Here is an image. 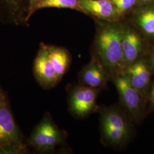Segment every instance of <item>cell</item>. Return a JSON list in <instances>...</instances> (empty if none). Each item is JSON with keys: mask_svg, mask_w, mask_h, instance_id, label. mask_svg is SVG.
<instances>
[{"mask_svg": "<svg viewBox=\"0 0 154 154\" xmlns=\"http://www.w3.org/2000/svg\"><path fill=\"white\" fill-rule=\"evenodd\" d=\"M48 48L50 58L58 79L61 81L70 66L72 56L67 50L62 47L48 45Z\"/></svg>", "mask_w": 154, "mask_h": 154, "instance_id": "5bb4252c", "label": "cell"}, {"mask_svg": "<svg viewBox=\"0 0 154 154\" xmlns=\"http://www.w3.org/2000/svg\"><path fill=\"white\" fill-rule=\"evenodd\" d=\"M78 79L79 85L100 90L105 88L111 78L105 67L93 55L91 61L79 72Z\"/></svg>", "mask_w": 154, "mask_h": 154, "instance_id": "30bf717a", "label": "cell"}, {"mask_svg": "<svg viewBox=\"0 0 154 154\" xmlns=\"http://www.w3.org/2000/svg\"><path fill=\"white\" fill-rule=\"evenodd\" d=\"M125 72L132 86L148 97L153 72L147 57H144L127 66Z\"/></svg>", "mask_w": 154, "mask_h": 154, "instance_id": "8fae6325", "label": "cell"}, {"mask_svg": "<svg viewBox=\"0 0 154 154\" xmlns=\"http://www.w3.org/2000/svg\"><path fill=\"white\" fill-rule=\"evenodd\" d=\"M46 8L70 9L82 12L79 0H44L39 5V9Z\"/></svg>", "mask_w": 154, "mask_h": 154, "instance_id": "9a60e30c", "label": "cell"}, {"mask_svg": "<svg viewBox=\"0 0 154 154\" xmlns=\"http://www.w3.org/2000/svg\"><path fill=\"white\" fill-rule=\"evenodd\" d=\"M117 22H109L99 28L93 55L105 67L111 79L126 69L122 47L124 25Z\"/></svg>", "mask_w": 154, "mask_h": 154, "instance_id": "6da1fadb", "label": "cell"}, {"mask_svg": "<svg viewBox=\"0 0 154 154\" xmlns=\"http://www.w3.org/2000/svg\"><path fill=\"white\" fill-rule=\"evenodd\" d=\"M44 1V0H28L27 18L29 21L33 14L39 10V5Z\"/></svg>", "mask_w": 154, "mask_h": 154, "instance_id": "e0dca14e", "label": "cell"}, {"mask_svg": "<svg viewBox=\"0 0 154 154\" xmlns=\"http://www.w3.org/2000/svg\"><path fill=\"white\" fill-rule=\"evenodd\" d=\"M102 138L106 144L112 147L125 145L132 135V127L128 117L118 107H110L100 114Z\"/></svg>", "mask_w": 154, "mask_h": 154, "instance_id": "7a4b0ae2", "label": "cell"}, {"mask_svg": "<svg viewBox=\"0 0 154 154\" xmlns=\"http://www.w3.org/2000/svg\"><path fill=\"white\" fill-rule=\"evenodd\" d=\"M82 12L107 22H117L121 16L111 0H79Z\"/></svg>", "mask_w": 154, "mask_h": 154, "instance_id": "7c38bea8", "label": "cell"}, {"mask_svg": "<svg viewBox=\"0 0 154 154\" xmlns=\"http://www.w3.org/2000/svg\"><path fill=\"white\" fill-rule=\"evenodd\" d=\"M147 41L136 28L123 26L122 37V47L126 66L147 56Z\"/></svg>", "mask_w": 154, "mask_h": 154, "instance_id": "52a82bcc", "label": "cell"}, {"mask_svg": "<svg viewBox=\"0 0 154 154\" xmlns=\"http://www.w3.org/2000/svg\"><path fill=\"white\" fill-rule=\"evenodd\" d=\"M149 102L151 103V106L154 110V81L151 85V88L148 95Z\"/></svg>", "mask_w": 154, "mask_h": 154, "instance_id": "d6986e66", "label": "cell"}, {"mask_svg": "<svg viewBox=\"0 0 154 154\" xmlns=\"http://www.w3.org/2000/svg\"><path fill=\"white\" fill-rule=\"evenodd\" d=\"M138 5L139 6L149 5L152 3H154V0H137Z\"/></svg>", "mask_w": 154, "mask_h": 154, "instance_id": "ffe728a7", "label": "cell"}, {"mask_svg": "<svg viewBox=\"0 0 154 154\" xmlns=\"http://www.w3.org/2000/svg\"><path fill=\"white\" fill-rule=\"evenodd\" d=\"M134 17L136 29L147 42L154 44V4L139 6Z\"/></svg>", "mask_w": 154, "mask_h": 154, "instance_id": "4fadbf2b", "label": "cell"}, {"mask_svg": "<svg viewBox=\"0 0 154 154\" xmlns=\"http://www.w3.org/2000/svg\"><path fill=\"white\" fill-rule=\"evenodd\" d=\"M147 57L151 70L152 72L154 73V44L152 48L149 50Z\"/></svg>", "mask_w": 154, "mask_h": 154, "instance_id": "ac0fdd59", "label": "cell"}, {"mask_svg": "<svg viewBox=\"0 0 154 154\" xmlns=\"http://www.w3.org/2000/svg\"><path fill=\"white\" fill-rule=\"evenodd\" d=\"M33 73L37 82L46 90L54 88L60 82L50 58L48 45L43 42L34 61Z\"/></svg>", "mask_w": 154, "mask_h": 154, "instance_id": "ba28073f", "label": "cell"}, {"mask_svg": "<svg viewBox=\"0 0 154 154\" xmlns=\"http://www.w3.org/2000/svg\"><path fill=\"white\" fill-rule=\"evenodd\" d=\"M23 139L5 94L0 97V151L26 152Z\"/></svg>", "mask_w": 154, "mask_h": 154, "instance_id": "277c9868", "label": "cell"}, {"mask_svg": "<svg viewBox=\"0 0 154 154\" xmlns=\"http://www.w3.org/2000/svg\"><path fill=\"white\" fill-rule=\"evenodd\" d=\"M116 6L121 17L123 16L128 11L137 6V0H111Z\"/></svg>", "mask_w": 154, "mask_h": 154, "instance_id": "2e32d148", "label": "cell"}, {"mask_svg": "<svg viewBox=\"0 0 154 154\" xmlns=\"http://www.w3.org/2000/svg\"><path fill=\"white\" fill-rule=\"evenodd\" d=\"M5 95V93H4V92L3 91V90H2V88H1V87H0V97L2 96V95Z\"/></svg>", "mask_w": 154, "mask_h": 154, "instance_id": "44dd1931", "label": "cell"}, {"mask_svg": "<svg viewBox=\"0 0 154 154\" xmlns=\"http://www.w3.org/2000/svg\"><path fill=\"white\" fill-rule=\"evenodd\" d=\"M111 79L129 116L137 123L140 121L144 116L147 97L132 86L125 72Z\"/></svg>", "mask_w": 154, "mask_h": 154, "instance_id": "5b68a950", "label": "cell"}, {"mask_svg": "<svg viewBox=\"0 0 154 154\" xmlns=\"http://www.w3.org/2000/svg\"><path fill=\"white\" fill-rule=\"evenodd\" d=\"M66 138V132L58 127L47 112L34 128L28 144L39 153H50L65 143Z\"/></svg>", "mask_w": 154, "mask_h": 154, "instance_id": "3957f363", "label": "cell"}, {"mask_svg": "<svg viewBox=\"0 0 154 154\" xmlns=\"http://www.w3.org/2000/svg\"><path fill=\"white\" fill-rule=\"evenodd\" d=\"M28 0H0V21L8 25L28 26Z\"/></svg>", "mask_w": 154, "mask_h": 154, "instance_id": "9c48e42d", "label": "cell"}, {"mask_svg": "<svg viewBox=\"0 0 154 154\" xmlns=\"http://www.w3.org/2000/svg\"><path fill=\"white\" fill-rule=\"evenodd\" d=\"M99 90L79 85L71 89L69 96V110L77 118L86 117L98 110Z\"/></svg>", "mask_w": 154, "mask_h": 154, "instance_id": "8992f818", "label": "cell"}]
</instances>
